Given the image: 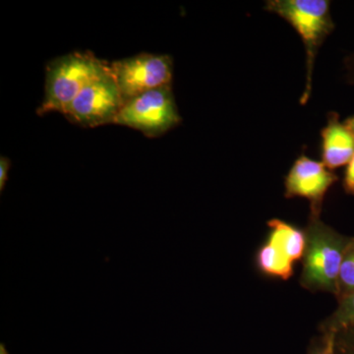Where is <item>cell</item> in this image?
<instances>
[{
  "label": "cell",
  "mask_w": 354,
  "mask_h": 354,
  "mask_svg": "<svg viewBox=\"0 0 354 354\" xmlns=\"http://www.w3.org/2000/svg\"><path fill=\"white\" fill-rule=\"evenodd\" d=\"M305 232L306 250L300 283L313 292L324 291L335 297L342 259L351 237L339 234L316 216H309Z\"/></svg>",
  "instance_id": "6da1fadb"
},
{
  "label": "cell",
  "mask_w": 354,
  "mask_h": 354,
  "mask_svg": "<svg viewBox=\"0 0 354 354\" xmlns=\"http://www.w3.org/2000/svg\"><path fill=\"white\" fill-rule=\"evenodd\" d=\"M265 9L286 20L297 31L306 51V82L300 104L309 101L317 53L335 30L327 0H268Z\"/></svg>",
  "instance_id": "7a4b0ae2"
},
{
  "label": "cell",
  "mask_w": 354,
  "mask_h": 354,
  "mask_svg": "<svg viewBox=\"0 0 354 354\" xmlns=\"http://www.w3.org/2000/svg\"><path fill=\"white\" fill-rule=\"evenodd\" d=\"M109 68L108 62L90 51H75L51 60L46 65L44 97L37 113L44 115L58 111L64 114L83 88Z\"/></svg>",
  "instance_id": "3957f363"
},
{
  "label": "cell",
  "mask_w": 354,
  "mask_h": 354,
  "mask_svg": "<svg viewBox=\"0 0 354 354\" xmlns=\"http://www.w3.org/2000/svg\"><path fill=\"white\" fill-rule=\"evenodd\" d=\"M180 122L171 85L127 100L114 120V124L134 128L149 138L162 136Z\"/></svg>",
  "instance_id": "277c9868"
},
{
  "label": "cell",
  "mask_w": 354,
  "mask_h": 354,
  "mask_svg": "<svg viewBox=\"0 0 354 354\" xmlns=\"http://www.w3.org/2000/svg\"><path fill=\"white\" fill-rule=\"evenodd\" d=\"M124 104L118 83L109 68L88 82L73 100L64 115L72 123L97 127L114 123Z\"/></svg>",
  "instance_id": "5b68a950"
},
{
  "label": "cell",
  "mask_w": 354,
  "mask_h": 354,
  "mask_svg": "<svg viewBox=\"0 0 354 354\" xmlns=\"http://www.w3.org/2000/svg\"><path fill=\"white\" fill-rule=\"evenodd\" d=\"M111 70L125 102L153 88L171 85L174 62L167 55L140 53L113 62Z\"/></svg>",
  "instance_id": "8992f818"
},
{
  "label": "cell",
  "mask_w": 354,
  "mask_h": 354,
  "mask_svg": "<svg viewBox=\"0 0 354 354\" xmlns=\"http://www.w3.org/2000/svg\"><path fill=\"white\" fill-rule=\"evenodd\" d=\"M339 176L322 162L301 153L291 165L285 179V196L288 199L299 197L308 200L310 216L320 218L326 195Z\"/></svg>",
  "instance_id": "52a82bcc"
},
{
  "label": "cell",
  "mask_w": 354,
  "mask_h": 354,
  "mask_svg": "<svg viewBox=\"0 0 354 354\" xmlns=\"http://www.w3.org/2000/svg\"><path fill=\"white\" fill-rule=\"evenodd\" d=\"M320 135L323 164L330 171L348 165L354 155V136L344 122H341L339 113H328L327 124Z\"/></svg>",
  "instance_id": "ba28073f"
},
{
  "label": "cell",
  "mask_w": 354,
  "mask_h": 354,
  "mask_svg": "<svg viewBox=\"0 0 354 354\" xmlns=\"http://www.w3.org/2000/svg\"><path fill=\"white\" fill-rule=\"evenodd\" d=\"M269 234L267 239L272 241L293 264L304 259L306 250V232L279 218L268 221Z\"/></svg>",
  "instance_id": "9c48e42d"
},
{
  "label": "cell",
  "mask_w": 354,
  "mask_h": 354,
  "mask_svg": "<svg viewBox=\"0 0 354 354\" xmlns=\"http://www.w3.org/2000/svg\"><path fill=\"white\" fill-rule=\"evenodd\" d=\"M255 264L258 271L268 278L288 281L295 274V264L267 239L256 253Z\"/></svg>",
  "instance_id": "30bf717a"
},
{
  "label": "cell",
  "mask_w": 354,
  "mask_h": 354,
  "mask_svg": "<svg viewBox=\"0 0 354 354\" xmlns=\"http://www.w3.org/2000/svg\"><path fill=\"white\" fill-rule=\"evenodd\" d=\"M337 302V308L321 326V333L337 334L354 325V292Z\"/></svg>",
  "instance_id": "8fae6325"
},
{
  "label": "cell",
  "mask_w": 354,
  "mask_h": 354,
  "mask_svg": "<svg viewBox=\"0 0 354 354\" xmlns=\"http://www.w3.org/2000/svg\"><path fill=\"white\" fill-rule=\"evenodd\" d=\"M354 292V236H351L342 259L339 279H337V300Z\"/></svg>",
  "instance_id": "7c38bea8"
},
{
  "label": "cell",
  "mask_w": 354,
  "mask_h": 354,
  "mask_svg": "<svg viewBox=\"0 0 354 354\" xmlns=\"http://www.w3.org/2000/svg\"><path fill=\"white\" fill-rule=\"evenodd\" d=\"M307 354H337L335 349V334L322 333L311 342Z\"/></svg>",
  "instance_id": "4fadbf2b"
},
{
  "label": "cell",
  "mask_w": 354,
  "mask_h": 354,
  "mask_svg": "<svg viewBox=\"0 0 354 354\" xmlns=\"http://www.w3.org/2000/svg\"><path fill=\"white\" fill-rule=\"evenodd\" d=\"M337 354H354V325L335 334Z\"/></svg>",
  "instance_id": "5bb4252c"
},
{
  "label": "cell",
  "mask_w": 354,
  "mask_h": 354,
  "mask_svg": "<svg viewBox=\"0 0 354 354\" xmlns=\"http://www.w3.org/2000/svg\"><path fill=\"white\" fill-rule=\"evenodd\" d=\"M342 188L346 194L354 196V155L346 165L342 178Z\"/></svg>",
  "instance_id": "9a60e30c"
},
{
  "label": "cell",
  "mask_w": 354,
  "mask_h": 354,
  "mask_svg": "<svg viewBox=\"0 0 354 354\" xmlns=\"http://www.w3.org/2000/svg\"><path fill=\"white\" fill-rule=\"evenodd\" d=\"M11 162L10 158L1 156L0 157V192H3L4 188H6V184L8 180V174L10 171Z\"/></svg>",
  "instance_id": "2e32d148"
},
{
  "label": "cell",
  "mask_w": 354,
  "mask_h": 354,
  "mask_svg": "<svg viewBox=\"0 0 354 354\" xmlns=\"http://www.w3.org/2000/svg\"><path fill=\"white\" fill-rule=\"evenodd\" d=\"M346 67L348 70V81L349 83L354 84V53L346 58Z\"/></svg>",
  "instance_id": "e0dca14e"
},
{
  "label": "cell",
  "mask_w": 354,
  "mask_h": 354,
  "mask_svg": "<svg viewBox=\"0 0 354 354\" xmlns=\"http://www.w3.org/2000/svg\"><path fill=\"white\" fill-rule=\"evenodd\" d=\"M344 124L351 130V132L353 133L354 136V115L349 116V118H346V120H344Z\"/></svg>",
  "instance_id": "ac0fdd59"
},
{
  "label": "cell",
  "mask_w": 354,
  "mask_h": 354,
  "mask_svg": "<svg viewBox=\"0 0 354 354\" xmlns=\"http://www.w3.org/2000/svg\"><path fill=\"white\" fill-rule=\"evenodd\" d=\"M0 354H9L8 351H6V346L4 344H0Z\"/></svg>",
  "instance_id": "d6986e66"
}]
</instances>
